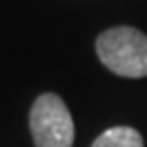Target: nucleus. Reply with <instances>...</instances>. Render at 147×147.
Listing matches in <instances>:
<instances>
[{"instance_id": "1", "label": "nucleus", "mask_w": 147, "mask_h": 147, "mask_svg": "<svg viewBox=\"0 0 147 147\" xmlns=\"http://www.w3.org/2000/svg\"><path fill=\"white\" fill-rule=\"evenodd\" d=\"M100 61L125 78L147 76V35L133 27H113L96 39Z\"/></svg>"}, {"instance_id": "2", "label": "nucleus", "mask_w": 147, "mask_h": 147, "mask_svg": "<svg viewBox=\"0 0 147 147\" xmlns=\"http://www.w3.org/2000/svg\"><path fill=\"white\" fill-rule=\"evenodd\" d=\"M29 125L37 147H71L74 145V119L65 102L57 94H41L35 100Z\"/></svg>"}, {"instance_id": "3", "label": "nucleus", "mask_w": 147, "mask_h": 147, "mask_svg": "<svg viewBox=\"0 0 147 147\" xmlns=\"http://www.w3.org/2000/svg\"><path fill=\"white\" fill-rule=\"evenodd\" d=\"M92 147H143V137L133 127H113L96 137Z\"/></svg>"}]
</instances>
